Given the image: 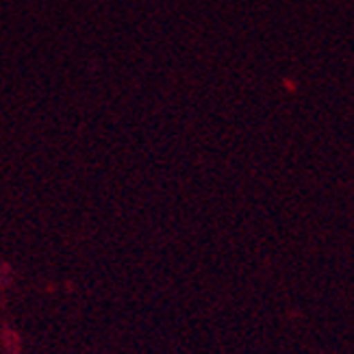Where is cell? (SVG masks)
I'll list each match as a JSON object with an SVG mask.
<instances>
[]
</instances>
